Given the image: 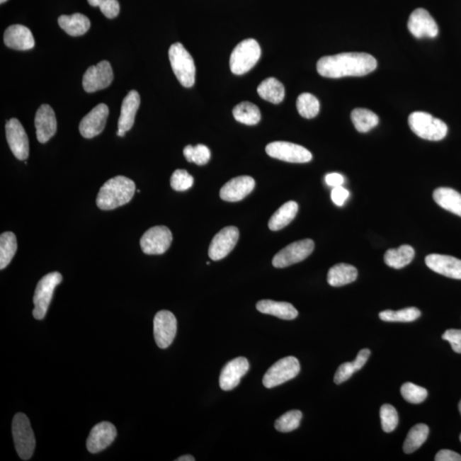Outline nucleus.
Returning a JSON list of instances; mask_svg holds the SVG:
<instances>
[{"instance_id": "b1692460", "label": "nucleus", "mask_w": 461, "mask_h": 461, "mask_svg": "<svg viewBox=\"0 0 461 461\" xmlns=\"http://www.w3.org/2000/svg\"><path fill=\"white\" fill-rule=\"evenodd\" d=\"M140 106V96L138 91L132 90L123 99L120 115L118 120V130L127 132L135 124V115Z\"/></svg>"}, {"instance_id": "6ab92c4d", "label": "nucleus", "mask_w": 461, "mask_h": 461, "mask_svg": "<svg viewBox=\"0 0 461 461\" xmlns=\"http://www.w3.org/2000/svg\"><path fill=\"white\" fill-rule=\"evenodd\" d=\"M250 369V364L244 357H238L223 368L220 376V387L223 390L234 389L240 383L241 379L246 375Z\"/></svg>"}, {"instance_id": "aec40b11", "label": "nucleus", "mask_w": 461, "mask_h": 461, "mask_svg": "<svg viewBox=\"0 0 461 461\" xmlns=\"http://www.w3.org/2000/svg\"><path fill=\"white\" fill-rule=\"evenodd\" d=\"M255 186V180L251 176L235 177L222 186L220 197L226 202H239L254 190Z\"/></svg>"}, {"instance_id": "603ef678", "label": "nucleus", "mask_w": 461, "mask_h": 461, "mask_svg": "<svg viewBox=\"0 0 461 461\" xmlns=\"http://www.w3.org/2000/svg\"><path fill=\"white\" fill-rule=\"evenodd\" d=\"M459 409H460V412L461 414V401L460 402Z\"/></svg>"}, {"instance_id": "09e8293b", "label": "nucleus", "mask_w": 461, "mask_h": 461, "mask_svg": "<svg viewBox=\"0 0 461 461\" xmlns=\"http://www.w3.org/2000/svg\"><path fill=\"white\" fill-rule=\"evenodd\" d=\"M326 184L331 188H338V186H343L344 183V178L341 174L338 173H328L326 176Z\"/></svg>"}, {"instance_id": "a18cd8bd", "label": "nucleus", "mask_w": 461, "mask_h": 461, "mask_svg": "<svg viewBox=\"0 0 461 461\" xmlns=\"http://www.w3.org/2000/svg\"><path fill=\"white\" fill-rule=\"evenodd\" d=\"M443 339L451 344L453 351L461 354V330H448L444 332Z\"/></svg>"}, {"instance_id": "864d4df0", "label": "nucleus", "mask_w": 461, "mask_h": 461, "mask_svg": "<svg viewBox=\"0 0 461 461\" xmlns=\"http://www.w3.org/2000/svg\"><path fill=\"white\" fill-rule=\"evenodd\" d=\"M6 1H7V0H0V3H1V4L5 3Z\"/></svg>"}, {"instance_id": "6e6552de", "label": "nucleus", "mask_w": 461, "mask_h": 461, "mask_svg": "<svg viewBox=\"0 0 461 461\" xmlns=\"http://www.w3.org/2000/svg\"><path fill=\"white\" fill-rule=\"evenodd\" d=\"M300 363L294 356H288L278 360L265 373L263 384L266 388L271 389L292 380L300 372Z\"/></svg>"}, {"instance_id": "f3484780", "label": "nucleus", "mask_w": 461, "mask_h": 461, "mask_svg": "<svg viewBox=\"0 0 461 461\" xmlns=\"http://www.w3.org/2000/svg\"><path fill=\"white\" fill-rule=\"evenodd\" d=\"M109 108L105 103H99L81 120L79 130L86 139L94 138L105 130Z\"/></svg>"}, {"instance_id": "ddd939ff", "label": "nucleus", "mask_w": 461, "mask_h": 461, "mask_svg": "<svg viewBox=\"0 0 461 461\" xmlns=\"http://www.w3.org/2000/svg\"><path fill=\"white\" fill-rule=\"evenodd\" d=\"M113 79L110 64L108 61H102L86 70L82 80L83 89L86 93H95L110 86Z\"/></svg>"}, {"instance_id": "393cba45", "label": "nucleus", "mask_w": 461, "mask_h": 461, "mask_svg": "<svg viewBox=\"0 0 461 461\" xmlns=\"http://www.w3.org/2000/svg\"><path fill=\"white\" fill-rule=\"evenodd\" d=\"M256 309L261 313L273 315L285 321H292L298 317V311L289 302L261 300L257 302Z\"/></svg>"}, {"instance_id": "58836bf2", "label": "nucleus", "mask_w": 461, "mask_h": 461, "mask_svg": "<svg viewBox=\"0 0 461 461\" xmlns=\"http://www.w3.org/2000/svg\"><path fill=\"white\" fill-rule=\"evenodd\" d=\"M302 414L299 410H292L282 415L274 423L275 429L280 433H290L300 426Z\"/></svg>"}, {"instance_id": "c756f323", "label": "nucleus", "mask_w": 461, "mask_h": 461, "mask_svg": "<svg viewBox=\"0 0 461 461\" xmlns=\"http://www.w3.org/2000/svg\"><path fill=\"white\" fill-rule=\"evenodd\" d=\"M298 212L296 202L290 201L284 203L275 213L272 215L268 222V227L272 231H279L288 226L293 221Z\"/></svg>"}, {"instance_id": "79ce46f5", "label": "nucleus", "mask_w": 461, "mask_h": 461, "mask_svg": "<svg viewBox=\"0 0 461 461\" xmlns=\"http://www.w3.org/2000/svg\"><path fill=\"white\" fill-rule=\"evenodd\" d=\"M381 425L385 433H392L396 429L398 422V414L396 409L389 404H385L380 409Z\"/></svg>"}, {"instance_id": "423d86ee", "label": "nucleus", "mask_w": 461, "mask_h": 461, "mask_svg": "<svg viewBox=\"0 0 461 461\" xmlns=\"http://www.w3.org/2000/svg\"><path fill=\"white\" fill-rule=\"evenodd\" d=\"M12 435L20 458L24 460L31 459L35 450L36 441L27 415L22 413L15 415L12 421Z\"/></svg>"}, {"instance_id": "2f4dec72", "label": "nucleus", "mask_w": 461, "mask_h": 461, "mask_svg": "<svg viewBox=\"0 0 461 461\" xmlns=\"http://www.w3.org/2000/svg\"><path fill=\"white\" fill-rule=\"evenodd\" d=\"M370 355L371 351L368 348H364V350L359 352L358 355H357L354 361H352V363H346L340 365L335 373V383L340 385L350 379L355 372L360 370L364 367Z\"/></svg>"}, {"instance_id": "20e7f679", "label": "nucleus", "mask_w": 461, "mask_h": 461, "mask_svg": "<svg viewBox=\"0 0 461 461\" xmlns=\"http://www.w3.org/2000/svg\"><path fill=\"white\" fill-rule=\"evenodd\" d=\"M409 124L411 130L423 140L439 141L448 134L446 123L426 112H413L409 115Z\"/></svg>"}, {"instance_id": "f704fd0d", "label": "nucleus", "mask_w": 461, "mask_h": 461, "mask_svg": "<svg viewBox=\"0 0 461 461\" xmlns=\"http://www.w3.org/2000/svg\"><path fill=\"white\" fill-rule=\"evenodd\" d=\"M18 251L16 237L11 232H3L0 236V269L6 268L13 259Z\"/></svg>"}, {"instance_id": "a211bd4d", "label": "nucleus", "mask_w": 461, "mask_h": 461, "mask_svg": "<svg viewBox=\"0 0 461 461\" xmlns=\"http://www.w3.org/2000/svg\"><path fill=\"white\" fill-rule=\"evenodd\" d=\"M116 435L118 431L113 423L106 421L97 423L91 430L89 437L87 438V450L91 454H97L105 450L115 441Z\"/></svg>"}, {"instance_id": "7c9ffc66", "label": "nucleus", "mask_w": 461, "mask_h": 461, "mask_svg": "<svg viewBox=\"0 0 461 461\" xmlns=\"http://www.w3.org/2000/svg\"><path fill=\"white\" fill-rule=\"evenodd\" d=\"M414 249L404 244L397 249H389L385 254V263L388 267L401 269L411 263L414 258Z\"/></svg>"}, {"instance_id": "f8f14e48", "label": "nucleus", "mask_w": 461, "mask_h": 461, "mask_svg": "<svg viewBox=\"0 0 461 461\" xmlns=\"http://www.w3.org/2000/svg\"><path fill=\"white\" fill-rule=\"evenodd\" d=\"M154 338L157 346L167 348L173 341L177 332V319L173 313L161 310L154 318Z\"/></svg>"}, {"instance_id": "3c124183", "label": "nucleus", "mask_w": 461, "mask_h": 461, "mask_svg": "<svg viewBox=\"0 0 461 461\" xmlns=\"http://www.w3.org/2000/svg\"><path fill=\"white\" fill-rule=\"evenodd\" d=\"M87 1H89L90 6H91L99 7V5H101L102 0H87Z\"/></svg>"}, {"instance_id": "7ed1b4c3", "label": "nucleus", "mask_w": 461, "mask_h": 461, "mask_svg": "<svg viewBox=\"0 0 461 461\" xmlns=\"http://www.w3.org/2000/svg\"><path fill=\"white\" fill-rule=\"evenodd\" d=\"M173 72L183 86L192 87L196 81V66L194 60L181 43H174L169 51Z\"/></svg>"}, {"instance_id": "5701e85b", "label": "nucleus", "mask_w": 461, "mask_h": 461, "mask_svg": "<svg viewBox=\"0 0 461 461\" xmlns=\"http://www.w3.org/2000/svg\"><path fill=\"white\" fill-rule=\"evenodd\" d=\"M4 41L8 47L18 51H28L35 47V39L30 29L16 24L8 28L4 35Z\"/></svg>"}, {"instance_id": "dca6fc26", "label": "nucleus", "mask_w": 461, "mask_h": 461, "mask_svg": "<svg viewBox=\"0 0 461 461\" xmlns=\"http://www.w3.org/2000/svg\"><path fill=\"white\" fill-rule=\"evenodd\" d=\"M409 30L418 39L435 38L438 35V26L429 12L422 8L414 10L410 15L408 23Z\"/></svg>"}, {"instance_id": "f257e3e1", "label": "nucleus", "mask_w": 461, "mask_h": 461, "mask_svg": "<svg viewBox=\"0 0 461 461\" xmlns=\"http://www.w3.org/2000/svg\"><path fill=\"white\" fill-rule=\"evenodd\" d=\"M377 65V60L370 54L346 52L321 57L317 63V72L323 77L332 79L364 76L375 72Z\"/></svg>"}, {"instance_id": "2eb2a0df", "label": "nucleus", "mask_w": 461, "mask_h": 461, "mask_svg": "<svg viewBox=\"0 0 461 461\" xmlns=\"http://www.w3.org/2000/svg\"><path fill=\"white\" fill-rule=\"evenodd\" d=\"M8 144L14 156L21 161H25L29 155V142L26 132L18 119L8 120L6 126Z\"/></svg>"}, {"instance_id": "473e14b6", "label": "nucleus", "mask_w": 461, "mask_h": 461, "mask_svg": "<svg viewBox=\"0 0 461 461\" xmlns=\"http://www.w3.org/2000/svg\"><path fill=\"white\" fill-rule=\"evenodd\" d=\"M232 115L237 122L249 126L256 125L261 120L259 108L251 102H242L236 106Z\"/></svg>"}, {"instance_id": "9b49d317", "label": "nucleus", "mask_w": 461, "mask_h": 461, "mask_svg": "<svg viewBox=\"0 0 461 461\" xmlns=\"http://www.w3.org/2000/svg\"><path fill=\"white\" fill-rule=\"evenodd\" d=\"M172 241V232L167 227L156 226L144 232L140 246L144 254L161 255L169 250Z\"/></svg>"}, {"instance_id": "4be33fe9", "label": "nucleus", "mask_w": 461, "mask_h": 461, "mask_svg": "<svg viewBox=\"0 0 461 461\" xmlns=\"http://www.w3.org/2000/svg\"><path fill=\"white\" fill-rule=\"evenodd\" d=\"M428 268L441 275L461 280V260L450 256L431 254L426 257Z\"/></svg>"}, {"instance_id": "49530a36", "label": "nucleus", "mask_w": 461, "mask_h": 461, "mask_svg": "<svg viewBox=\"0 0 461 461\" xmlns=\"http://www.w3.org/2000/svg\"><path fill=\"white\" fill-rule=\"evenodd\" d=\"M348 196H350V193H348V190L343 188V186L334 188L331 190V200L334 201L336 205L343 206Z\"/></svg>"}, {"instance_id": "39448f33", "label": "nucleus", "mask_w": 461, "mask_h": 461, "mask_svg": "<svg viewBox=\"0 0 461 461\" xmlns=\"http://www.w3.org/2000/svg\"><path fill=\"white\" fill-rule=\"evenodd\" d=\"M260 45L254 39H247L237 45L230 57V69L237 76L250 72L259 61Z\"/></svg>"}, {"instance_id": "37998d69", "label": "nucleus", "mask_w": 461, "mask_h": 461, "mask_svg": "<svg viewBox=\"0 0 461 461\" xmlns=\"http://www.w3.org/2000/svg\"><path fill=\"white\" fill-rule=\"evenodd\" d=\"M194 178L184 169H177L170 178V185L177 192H184L193 186Z\"/></svg>"}, {"instance_id": "0eeeda50", "label": "nucleus", "mask_w": 461, "mask_h": 461, "mask_svg": "<svg viewBox=\"0 0 461 461\" xmlns=\"http://www.w3.org/2000/svg\"><path fill=\"white\" fill-rule=\"evenodd\" d=\"M63 281V276L58 272L47 274L39 281L36 286L33 315L36 319H43L47 313L50 303H51L54 290Z\"/></svg>"}, {"instance_id": "de8ad7c7", "label": "nucleus", "mask_w": 461, "mask_h": 461, "mask_svg": "<svg viewBox=\"0 0 461 461\" xmlns=\"http://www.w3.org/2000/svg\"><path fill=\"white\" fill-rule=\"evenodd\" d=\"M436 461H461V455L457 454V453L448 450H440L437 455L435 457Z\"/></svg>"}, {"instance_id": "c9c22d12", "label": "nucleus", "mask_w": 461, "mask_h": 461, "mask_svg": "<svg viewBox=\"0 0 461 461\" xmlns=\"http://www.w3.org/2000/svg\"><path fill=\"white\" fill-rule=\"evenodd\" d=\"M430 430L425 423H418L409 431L404 442V450L406 454H412L419 450L426 441Z\"/></svg>"}, {"instance_id": "ea45409f", "label": "nucleus", "mask_w": 461, "mask_h": 461, "mask_svg": "<svg viewBox=\"0 0 461 461\" xmlns=\"http://www.w3.org/2000/svg\"><path fill=\"white\" fill-rule=\"evenodd\" d=\"M183 153L189 163H194L199 166L209 163L211 156L210 149L205 144H198L196 147L188 145Z\"/></svg>"}, {"instance_id": "a878e982", "label": "nucleus", "mask_w": 461, "mask_h": 461, "mask_svg": "<svg viewBox=\"0 0 461 461\" xmlns=\"http://www.w3.org/2000/svg\"><path fill=\"white\" fill-rule=\"evenodd\" d=\"M358 277V271L354 266L339 263L331 268L327 274V282L334 288H340L353 283Z\"/></svg>"}, {"instance_id": "5fc2aeb1", "label": "nucleus", "mask_w": 461, "mask_h": 461, "mask_svg": "<svg viewBox=\"0 0 461 461\" xmlns=\"http://www.w3.org/2000/svg\"><path fill=\"white\" fill-rule=\"evenodd\" d=\"M460 442H461V434H460Z\"/></svg>"}, {"instance_id": "412c9836", "label": "nucleus", "mask_w": 461, "mask_h": 461, "mask_svg": "<svg viewBox=\"0 0 461 461\" xmlns=\"http://www.w3.org/2000/svg\"><path fill=\"white\" fill-rule=\"evenodd\" d=\"M35 123L37 140L40 143H47L55 135L57 123L55 113L51 106L42 105L39 108L36 112Z\"/></svg>"}, {"instance_id": "bb28decb", "label": "nucleus", "mask_w": 461, "mask_h": 461, "mask_svg": "<svg viewBox=\"0 0 461 461\" xmlns=\"http://www.w3.org/2000/svg\"><path fill=\"white\" fill-rule=\"evenodd\" d=\"M433 198L443 209L461 217V194L455 190L447 188L436 189Z\"/></svg>"}, {"instance_id": "4c0bfd02", "label": "nucleus", "mask_w": 461, "mask_h": 461, "mask_svg": "<svg viewBox=\"0 0 461 461\" xmlns=\"http://www.w3.org/2000/svg\"><path fill=\"white\" fill-rule=\"evenodd\" d=\"M319 108L321 106H319L318 98L313 94L305 93L297 98V109L302 118H314L319 114Z\"/></svg>"}, {"instance_id": "8fccbe9b", "label": "nucleus", "mask_w": 461, "mask_h": 461, "mask_svg": "<svg viewBox=\"0 0 461 461\" xmlns=\"http://www.w3.org/2000/svg\"><path fill=\"white\" fill-rule=\"evenodd\" d=\"M176 461H195V458L192 455H183L177 459Z\"/></svg>"}, {"instance_id": "f03ea898", "label": "nucleus", "mask_w": 461, "mask_h": 461, "mask_svg": "<svg viewBox=\"0 0 461 461\" xmlns=\"http://www.w3.org/2000/svg\"><path fill=\"white\" fill-rule=\"evenodd\" d=\"M135 182L125 176H115L103 185L97 197V205L102 210H115L130 203L135 196Z\"/></svg>"}, {"instance_id": "c03bdc74", "label": "nucleus", "mask_w": 461, "mask_h": 461, "mask_svg": "<svg viewBox=\"0 0 461 461\" xmlns=\"http://www.w3.org/2000/svg\"><path fill=\"white\" fill-rule=\"evenodd\" d=\"M99 8L107 18H115L120 13V4L118 0H102Z\"/></svg>"}, {"instance_id": "9d476101", "label": "nucleus", "mask_w": 461, "mask_h": 461, "mask_svg": "<svg viewBox=\"0 0 461 461\" xmlns=\"http://www.w3.org/2000/svg\"><path fill=\"white\" fill-rule=\"evenodd\" d=\"M314 249V241L309 239L299 240L297 242L290 244L283 250L278 252L274 256L273 259V267L284 268L301 263L307 256L312 254Z\"/></svg>"}, {"instance_id": "4468645a", "label": "nucleus", "mask_w": 461, "mask_h": 461, "mask_svg": "<svg viewBox=\"0 0 461 461\" xmlns=\"http://www.w3.org/2000/svg\"><path fill=\"white\" fill-rule=\"evenodd\" d=\"M239 238V231L236 227H227L212 239L209 248L211 260L220 261L230 254Z\"/></svg>"}, {"instance_id": "cd10ccee", "label": "nucleus", "mask_w": 461, "mask_h": 461, "mask_svg": "<svg viewBox=\"0 0 461 461\" xmlns=\"http://www.w3.org/2000/svg\"><path fill=\"white\" fill-rule=\"evenodd\" d=\"M58 24L68 35L74 37L85 35L91 26L89 18L80 13L61 16Z\"/></svg>"}, {"instance_id": "72a5a7b5", "label": "nucleus", "mask_w": 461, "mask_h": 461, "mask_svg": "<svg viewBox=\"0 0 461 461\" xmlns=\"http://www.w3.org/2000/svg\"><path fill=\"white\" fill-rule=\"evenodd\" d=\"M351 120L355 130L359 132H368L377 127L380 123L379 116L375 112L363 108L352 111Z\"/></svg>"}, {"instance_id": "e433bc0d", "label": "nucleus", "mask_w": 461, "mask_h": 461, "mask_svg": "<svg viewBox=\"0 0 461 461\" xmlns=\"http://www.w3.org/2000/svg\"><path fill=\"white\" fill-rule=\"evenodd\" d=\"M421 315V312L417 307H411L398 311H383L380 314V318L386 322H412L416 321Z\"/></svg>"}, {"instance_id": "a19ab883", "label": "nucleus", "mask_w": 461, "mask_h": 461, "mask_svg": "<svg viewBox=\"0 0 461 461\" xmlns=\"http://www.w3.org/2000/svg\"><path fill=\"white\" fill-rule=\"evenodd\" d=\"M401 393L406 402L413 404H421L428 396L427 390L425 388L413 383H405L402 385Z\"/></svg>"}, {"instance_id": "c85d7f7f", "label": "nucleus", "mask_w": 461, "mask_h": 461, "mask_svg": "<svg viewBox=\"0 0 461 461\" xmlns=\"http://www.w3.org/2000/svg\"><path fill=\"white\" fill-rule=\"evenodd\" d=\"M259 96L266 101L278 105L284 101L285 89L283 84L277 79L270 77L266 79L257 87Z\"/></svg>"}, {"instance_id": "1a4fd4ad", "label": "nucleus", "mask_w": 461, "mask_h": 461, "mask_svg": "<svg viewBox=\"0 0 461 461\" xmlns=\"http://www.w3.org/2000/svg\"><path fill=\"white\" fill-rule=\"evenodd\" d=\"M266 152L273 159L292 164L309 163L313 159L312 153L309 149L285 141H275L268 144Z\"/></svg>"}]
</instances>
